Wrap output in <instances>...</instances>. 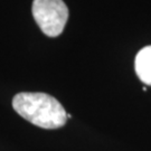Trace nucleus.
<instances>
[{"label": "nucleus", "instance_id": "nucleus-1", "mask_svg": "<svg viewBox=\"0 0 151 151\" xmlns=\"http://www.w3.org/2000/svg\"><path fill=\"white\" fill-rule=\"evenodd\" d=\"M12 108L28 122L43 129L62 128L67 120L63 105L46 93H18L12 99Z\"/></svg>", "mask_w": 151, "mask_h": 151}, {"label": "nucleus", "instance_id": "nucleus-2", "mask_svg": "<svg viewBox=\"0 0 151 151\" xmlns=\"http://www.w3.org/2000/svg\"><path fill=\"white\" fill-rule=\"evenodd\" d=\"M32 16L45 35L57 37L67 22L68 8L63 0H34Z\"/></svg>", "mask_w": 151, "mask_h": 151}, {"label": "nucleus", "instance_id": "nucleus-3", "mask_svg": "<svg viewBox=\"0 0 151 151\" xmlns=\"http://www.w3.org/2000/svg\"><path fill=\"white\" fill-rule=\"evenodd\" d=\"M134 68L139 80L151 86V45L139 50L134 60Z\"/></svg>", "mask_w": 151, "mask_h": 151}]
</instances>
